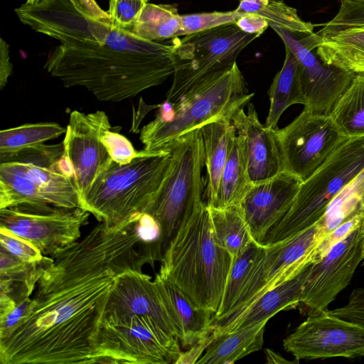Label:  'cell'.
Wrapping results in <instances>:
<instances>
[{
  "mask_svg": "<svg viewBox=\"0 0 364 364\" xmlns=\"http://www.w3.org/2000/svg\"><path fill=\"white\" fill-rule=\"evenodd\" d=\"M141 215L113 228L99 222L50 256L24 315L0 337L1 364L96 363L100 327L117 277L152 263L139 232Z\"/></svg>",
  "mask_w": 364,
  "mask_h": 364,
  "instance_id": "obj_1",
  "label": "cell"
},
{
  "mask_svg": "<svg viewBox=\"0 0 364 364\" xmlns=\"http://www.w3.org/2000/svg\"><path fill=\"white\" fill-rule=\"evenodd\" d=\"M22 23L60 44L44 68L65 87H80L98 100L120 102L163 83L175 71L171 45L144 40L111 19L88 17L69 0L15 9Z\"/></svg>",
  "mask_w": 364,
  "mask_h": 364,
  "instance_id": "obj_2",
  "label": "cell"
},
{
  "mask_svg": "<svg viewBox=\"0 0 364 364\" xmlns=\"http://www.w3.org/2000/svg\"><path fill=\"white\" fill-rule=\"evenodd\" d=\"M181 351L158 288L141 268L120 274L97 337L96 363H176Z\"/></svg>",
  "mask_w": 364,
  "mask_h": 364,
  "instance_id": "obj_3",
  "label": "cell"
},
{
  "mask_svg": "<svg viewBox=\"0 0 364 364\" xmlns=\"http://www.w3.org/2000/svg\"><path fill=\"white\" fill-rule=\"evenodd\" d=\"M160 262L157 274L178 287L196 306L217 312L232 259L215 240L207 203L182 223Z\"/></svg>",
  "mask_w": 364,
  "mask_h": 364,
  "instance_id": "obj_4",
  "label": "cell"
},
{
  "mask_svg": "<svg viewBox=\"0 0 364 364\" xmlns=\"http://www.w3.org/2000/svg\"><path fill=\"white\" fill-rule=\"evenodd\" d=\"M19 204L80 208L63 141L0 158V209Z\"/></svg>",
  "mask_w": 364,
  "mask_h": 364,
  "instance_id": "obj_5",
  "label": "cell"
},
{
  "mask_svg": "<svg viewBox=\"0 0 364 364\" xmlns=\"http://www.w3.org/2000/svg\"><path fill=\"white\" fill-rule=\"evenodd\" d=\"M171 156L165 149L124 165L112 161L97 178L80 208L108 228L144 213L163 183Z\"/></svg>",
  "mask_w": 364,
  "mask_h": 364,
  "instance_id": "obj_6",
  "label": "cell"
},
{
  "mask_svg": "<svg viewBox=\"0 0 364 364\" xmlns=\"http://www.w3.org/2000/svg\"><path fill=\"white\" fill-rule=\"evenodd\" d=\"M254 97L249 93L237 63L225 73L200 85L173 103V119H153L144 126L139 139L144 149L165 150L188 133L215 119L230 117Z\"/></svg>",
  "mask_w": 364,
  "mask_h": 364,
  "instance_id": "obj_7",
  "label": "cell"
},
{
  "mask_svg": "<svg viewBox=\"0 0 364 364\" xmlns=\"http://www.w3.org/2000/svg\"><path fill=\"white\" fill-rule=\"evenodd\" d=\"M166 149L171 153L168 171L144 213L151 215L161 228L156 247L159 261L182 223L203 203L205 156L200 129L181 136Z\"/></svg>",
  "mask_w": 364,
  "mask_h": 364,
  "instance_id": "obj_8",
  "label": "cell"
},
{
  "mask_svg": "<svg viewBox=\"0 0 364 364\" xmlns=\"http://www.w3.org/2000/svg\"><path fill=\"white\" fill-rule=\"evenodd\" d=\"M363 169L364 135L348 137L301 183L291 208L262 244L279 242L313 225L331 201Z\"/></svg>",
  "mask_w": 364,
  "mask_h": 364,
  "instance_id": "obj_9",
  "label": "cell"
},
{
  "mask_svg": "<svg viewBox=\"0 0 364 364\" xmlns=\"http://www.w3.org/2000/svg\"><path fill=\"white\" fill-rule=\"evenodd\" d=\"M258 34L242 31L235 23L173 38L175 61L172 85L166 100L174 103L204 82L230 70L240 52Z\"/></svg>",
  "mask_w": 364,
  "mask_h": 364,
  "instance_id": "obj_10",
  "label": "cell"
},
{
  "mask_svg": "<svg viewBox=\"0 0 364 364\" xmlns=\"http://www.w3.org/2000/svg\"><path fill=\"white\" fill-rule=\"evenodd\" d=\"M90 214L81 208L19 204L0 209V228L28 240L50 257L81 238Z\"/></svg>",
  "mask_w": 364,
  "mask_h": 364,
  "instance_id": "obj_11",
  "label": "cell"
},
{
  "mask_svg": "<svg viewBox=\"0 0 364 364\" xmlns=\"http://www.w3.org/2000/svg\"><path fill=\"white\" fill-rule=\"evenodd\" d=\"M275 130L284 170L302 182L348 138L330 115L305 109L287 126Z\"/></svg>",
  "mask_w": 364,
  "mask_h": 364,
  "instance_id": "obj_12",
  "label": "cell"
},
{
  "mask_svg": "<svg viewBox=\"0 0 364 364\" xmlns=\"http://www.w3.org/2000/svg\"><path fill=\"white\" fill-rule=\"evenodd\" d=\"M295 360L364 357V324L335 316L328 309L308 314L283 341Z\"/></svg>",
  "mask_w": 364,
  "mask_h": 364,
  "instance_id": "obj_13",
  "label": "cell"
},
{
  "mask_svg": "<svg viewBox=\"0 0 364 364\" xmlns=\"http://www.w3.org/2000/svg\"><path fill=\"white\" fill-rule=\"evenodd\" d=\"M112 128L104 111L85 113L73 110L70 114L63 142L73 171L80 203L112 162L101 140L102 134Z\"/></svg>",
  "mask_w": 364,
  "mask_h": 364,
  "instance_id": "obj_14",
  "label": "cell"
},
{
  "mask_svg": "<svg viewBox=\"0 0 364 364\" xmlns=\"http://www.w3.org/2000/svg\"><path fill=\"white\" fill-rule=\"evenodd\" d=\"M364 233L360 225L333 246L321 261L311 264L300 304L308 314L328 309V305L350 282L363 261Z\"/></svg>",
  "mask_w": 364,
  "mask_h": 364,
  "instance_id": "obj_15",
  "label": "cell"
},
{
  "mask_svg": "<svg viewBox=\"0 0 364 364\" xmlns=\"http://www.w3.org/2000/svg\"><path fill=\"white\" fill-rule=\"evenodd\" d=\"M297 58L301 69L305 109L329 115L334 105L350 84L355 74L321 62L298 37L278 28H272Z\"/></svg>",
  "mask_w": 364,
  "mask_h": 364,
  "instance_id": "obj_16",
  "label": "cell"
},
{
  "mask_svg": "<svg viewBox=\"0 0 364 364\" xmlns=\"http://www.w3.org/2000/svg\"><path fill=\"white\" fill-rule=\"evenodd\" d=\"M301 183L297 176L283 170L271 178L250 183L240 206L255 242L262 244L286 215Z\"/></svg>",
  "mask_w": 364,
  "mask_h": 364,
  "instance_id": "obj_17",
  "label": "cell"
},
{
  "mask_svg": "<svg viewBox=\"0 0 364 364\" xmlns=\"http://www.w3.org/2000/svg\"><path fill=\"white\" fill-rule=\"evenodd\" d=\"M321 241L318 225L314 223L289 237L265 245L263 287L253 301L264 292L291 279L313 264L316 248Z\"/></svg>",
  "mask_w": 364,
  "mask_h": 364,
  "instance_id": "obj_18",
  "label": "cell"
},
{
  "mask_svg": "<svg viewBox=\"0 0 364 364\" xmlns=\"http://www.w3.org/2000/svg\"><path fill=\"white\" fill-rule=\"evenodd\" d=\"M231 117L236 132L245 141L250 181L257 183L267 180L284 170L276 129L260 122L254 105L249 102Z\"/></svg>",
  "mask_w": 364,
  "mask_h": 364,
  "instance_id": "obj_19",
  "label": "cell"
},
{
  "mask_svg": "<svg viewBox=\"0 0 364 364\" xmlns=\"http://www.w3.org/2000/svg\"><path fill=\"white\" fill-rule=\"evenodd\" d=\"M310 266L298 275L264 292L247 306L214 324V336L262 321H268L281 311L292 309L301 302Z\"/></svg>",
  "mask_w": 364,
  "mask_h": 364,
  "instance_id": "obj_20",
  "label": "cell"
},
{
  "mask_svg": "<svg viewBox=\"0 0 364 364\" xmlns=\"http://www.w3.org/2000/svg\"><path fill=\"white\" fill-rule=\"evenodd\" d=\"M154 281L175 336L183 346H192L212 333L213 312L196 306L178 287L159 274Z\"/></svg>",
  "mask_w": 364,
  "mask_h": 364,
  "instance_id": "obj_21",
  "label": "cell"
},
{
  "mask_svg": "<svg viewBox=\"0 0 364 364\" xmlns=\"http://www.w3.org/2000/svg\"><path fill=\"white\" fill-rule=\"evenodd\" d=\"M265 247L255 242L232 260L219 308L214 314V324L231 316L247 303L255 274L264 259Z\"/></svg>",
  "mask_w": 364,
  "mask_h": 364,
  "instance_id": "obj_22",
  "label": "cell"
},
{
  "mask_svg": "<svg viewBox=\"0 0 364 364\" xmlns=\"http://www.w3.org/2000/svg\"><path fill=\"white\" fill-rule=\"evenodd\" d=\"M301 42L324 64L354 74L364 73V26L343 29L314 41Z\"/></svg>",
  "mask_w": 364,
  "mask_h": 364,
  "instance_id": "obj_23",
  "label": "cell"
},
{
  "mask_svg": "<svg viewBox=\"0 0 364 364\" xmlns=\"http://www.w3.org/2000/svg\"><path fill=\"white\" fill-rule=\"evenodd\" d=\"M267 321L237 328L214 336L196 364H232L243 357L259 350L264 344Z\"/></svg>",
  "mask_w": 364,
  "mask_h": 364,
  "instance_id": "obj_24",
  "label": "cell"
},
{
  "mask_svg": "<svg viewBox=\"0 0 364 364\" xmlns=\"http://www.w3.org/2000/svg\"><path fill=\"white\" fill-rule=\"evenodd\" d=\"M207 171L208 202L215 197L232 136L236 129L230 117L212 121L200 128Z\"/></svg>",
  "mask_w": 364,
  "mask_h": 364,
  "instance_id": "obj_25",
  "label": "cell"
},
{
  "mask_svg": "<svg viewBox=\"0 0 364 364\" xmlns=\"http://www.w3.org/2000/svg\"><path fill=\"white\" fill-rule=\"evenodd\" d=\"M250 183L245 141L236 132L231 140L215 197L207 204L216 208L240 205Z\"/></svg>",
  "mask_w": 364,
  "mask_h": 364,
  "instance_id": "obj_26",
  "label": "cell"
},
{
  "mask_svg": "<svg viewBox=\"0 0 364 364\" xmlns=\"http://www.w3.org/2000/svg\"><path fill=\"white\" fill-rule=\"evenodd\" d=\"M285 50L283 66L268 90L270 105L264 124L271 129L278 128L280 117L289 107L295 104L305 105L299 63L289 48L285 46Z\"/></svg>",
  "mask_w": 364,
  "mask_h": 364,
  "instance_id": "obj_27",
  "label": "cell"
},
{
  "mask_svg": "<svg viewBox=\"0 0 364 364\" xmlns=\"http://www.w3.org/2000/svg\"><path fill=\"white\" fill-rule=\"evenodd\" d=\"M208 208L215 240L232 260L255 242L240 205Z\"/></svg>",
  "mask_w": 364,
  "mask_h": 364,
  "instance_id": "obj_28",
  "label": "cell"
},
{
  "mask_svg": "<svg viewBox=\"0 0 364 364\" xmlns=\"http://www.w3.org/2000/svg\"><path fill=\"white\" fill-rule=\"evenodd\" d=\"M181 26L182 17L176 5L146 3L127 30L144 40L157 42L178 37Z\"/></svg>",
  "mask_w": 364,
  "mask_h": 364,
  "instance_id": "obj_29",
  "label": "cell"
},
{
  "mask_svg": "<svg viewBox=\"0 0 364 364\" xmlns=\"http://www.w3.org/2000/svg\"><path fill=\"white\" fill-rule=\"evenodd\" d=\"M363 210L364 169L331 201L316 223L321 241L341 224Z\"/></svg>",
  "mask_w": 364,
  "mask_h": 364,
  "instance_id": "obj_30",
  "label": "cell"
},
{
  "mask_svg": "<svg viewBox=\"0 0 364 364\" xmlns=\"http://www.w3.org/2000/svg\"><path fill=\"white\" fill-rule=\"evenodd\" d=\"M329 115L346 136L364 135V73L355 74Z\"/></svg>",
  "mask_w": 364,
  "mask_h": 364,
  "instance_id": "obj_31",
  "label": "cell"
},
{
  "mask_svg": "<svg viewBox=\"0 0 364 364\" xmlns=\"http://www.w3.org/2000/svg\"><path fill=\"white\" fill-rule=\"evenodd\" d=\"M235 10L242 14H258L271 28L278 27L297 36L314 33V25L302 20L296 9L288 6L284 0H239Z\"/></svg>",
  "mask_w": 364,
  "mask_h": 364,
  "instance_id": "obj_32",
  "label": "cell"
},
{
  "mask_svg": "<svg viewBox=\"0 0 364 364\" xmlns=\"http://www.w3.org/2000/svg\"><path fill=\"white\" fill-rule=\"evenodd\" d=\"M56 122L26 123L0 132V158L35 147L65 134Z\"/></svg>",
  "mask_w": 364,
  "mask_h": 364,
  "instance_id": "obj_33",
  "label": "cell"
},
{
  "mask_svg": "<svg viewBox=\"0 0 364 364\" xmlns=\"http://www.w3.org/2000/svg\"><path fill=\"white\" fill-rule=\"evenodd\" d=\"M337 14L318 32L307 35L308 41H316L332 33L353 27L364 26V0H339Z\"/></svg>",
  "mask_w": 364,
  "mask_h": 364,
  "instance_id": "obj_34",
  "label": "cell"
},
{
  "mask_svg": "<svg viewBox=\"0 0 364 364\" xmlns=\"http://www.w3.org/2000/svg\"><path fill=\"white\" fill-rule=\"evenodd\" d=\"M242 15L235 10L181 15L182 26L178 36L210 29L224 24L235 23Z\"/></svg>",
  "mask_w": 364,
  "mask_h": 364,
  "instance_id": "obj_35",
  "label": "cell"
},
{
  "mask_svg": "<svg viewBox=\"0 0 364 364\" xmlns=\"http://www.w3.org/2000/svg\"><path fill=\"white\" fill-rule=\"evenodd\" d=\"M112 129V128L105 130L102 134L101 140L112 161L119 164H127L136 158L152 155L159 151L145 149L136 151L127 137Z\"/></svg>",
  "mask_w": 364,
  "mask_h": 364,
  "instance_id": "obj_36",
  "label": "cell"
},
{
  "mask_svg": "<svg viewBox=\"0 0 364 364\" xmlns=\"http://www.w3.org/2000/svg\"><path fill=\"white\" fill-rule=\"evenodd\" d=\"M0 248L14 257L28 263L41 264L48 256L42 252L28 240L0 228Z\"/></svg>",
  "mask_w": 364,
  "mask_h": 364,
  "instance_id": "obj_37",
  "label": "cell"
},
{
  "mask_svg": "<svg viewBox=\"0 0 364 364\" xmlns=\"http://www.w3.org/2000/svg\"><path fill=\"white\" fill-rule=\"evenodd\" d=\"M145 4L137 0H109L107 12L112 23L119 28H129Z\"/></svg>",
  "mask_w": 364,
  "mask_h": 364,
  "instance_id": "obj_38",
  "label": "cell"
},
{
  "mask_svg": "<svg viewBox=\"0 0 364 364\" xmlns=\"http://www.w3.org/2000/svg\"><path fill=\"white\" fill-rule=\"evenodd\" d=\"M362 218L363 213L358 214L332 230L316 247L314 263L321 261L333 246L358 229L361 225Z\"/></svg>",
  "mask_w": 364,
  "mask_h": 364,
  "instance_id": "obj_39",
  "label": "cell"
},
{
  "mask_svg": "<svg viewBox=\"0 0 364 364\" xmlns=\"http://www.w3.org/2000/svg\"><path fill=\"white\" fill-rule=\"evenodd\" d=\"M328 311L338 318L364 324V287L355 289L346 305Z\"/></svg>",
  "mask_w": 364,
  "mask_h": 364,
  "instance_id": "obj_40",
  "label": "cell"
},
{
  "mask_svg": "<svg viewBox=\"0 0 364 364\" xmlns=\"http://www.w3.org/2000/svg\"><path fill=\"white\" fill-rule=\"evenodd\" d=\"M235 23L244 32L259 36L269 26L264 18L255 14H244Z\"/></svg>",
  "mask_w": 364,
  "mask_h": 364,
  "instance_id": "obj_41",
  "label": "cell"
},
{
  "mask_svg": "<svg viewBox=\"0 0 364 364\" xmlns=\"http://www.w3.org/2000/svg\"><path fill=\"white\" fill-rule=\"evenodd\" d=\"M212 333L197 341L185 352H181L175 364H195L213 341Z\"/></svg>",
  "mask_w": 364,
  "mask_h": 364,
  "instance_id": "obj_42",
  "label": "cell"
},
{
  "mask_svg": "<svg viewBox=\"0 0 364 364\" xmlns=\"http://www.w3.org/2000/svg\"><path fill=\"white\" fill-rule=\"evenodd\" d=\"M84 15L99 20L111 19L107 11L102 9L95 0H69Z\"/></svg>",
  "mask_w": 364,
  "mask_h": 364,
  "instance_id": "obj_43",
  "label": "cell"
},
{
  "mask_svg": "<svg viewBox=\"0 0 364 364\" xmlns=\"http://www.w3.org/2000/svg\"><path fill=\"white\" fill-rule=\"evenodd\" d=\"M9 46L5 41L0 38V89L2 90L8 82L12 73V64L10 62Z\"/></svg>",
  "mask_w": 364,
  "mask_h": 364,
  "instance_id": "obj_44",
  "label": "cell"
},
{
  "mask_svg": "<svg viewBox=\"0 0 364 364\" xmlns=\"http://www.w3.org/2000/svg\"><path fill=\"white\" fill-rule=\"evenodd\" d=\"M265 353V357L267 360V363H272V364H287V363H298L299 361L295 360L294 361H290L287 359H285L284 357H282L281 355L275 353L272 350H270L269 348H266L264 350Z\"/></svg>",
  "mask_w": 364,
  "mask_h": 364,
  "instance_id": "obj_45",
  "label": "cell"
},
{
  "mask_svg": "<svg viewBox=\"0 0 364 364\" xmlns=\"http://www.w3.org/2000/svg\"><path fill=\"white\" fill-rule=\"evenodd\" d=\"M53 0H26V4L31 6H39L48 4Z\"/></svg>",
  "mask_w": 364,
  "mask_h": 364,
  "instance_id": "obj_46",
  "label": "cell"
},
{
  "mask_svg": "<svg viewBox=\"0 0 364 364\" xmlns=\"http://www.w3.org/2000/svg\"><path fill=\"white\" fill-rule=\"evenodd\" d=\"M360 227H361V228L363 230V232L364 233V210L363 212V218H362V223H361Z\"/></svg>",
  "mask_w": 364,
  "mask_h": 364,
  "instance_id": "obj_47",
  "label": "cell"
},
{
  "mask_svg": "<svg viewBox=\"0 0 364 364\" xmlns=\"http://www.w3.org/2000/svg\"><path fill=\"white\" fill-rule=\"evenodd\" d=\"M137 1H141V2H143V3H144V4H146V3H148V1H149V0H137Z\"/></svg>",
  "mask_w": 364,
  "mask_h": 364,
  "instance_id": "obj_48",
  "label": "cell"
}]
</instances>
